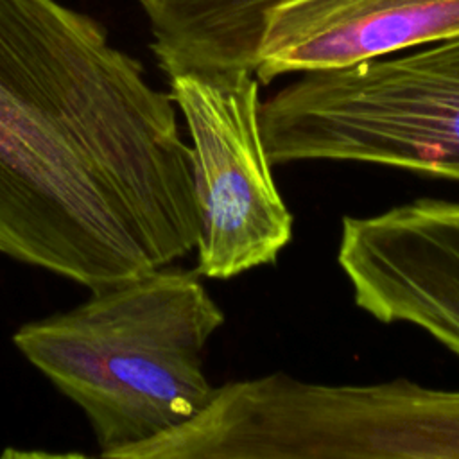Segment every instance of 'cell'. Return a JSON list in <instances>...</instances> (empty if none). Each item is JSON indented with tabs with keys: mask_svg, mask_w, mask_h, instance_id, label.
<instances>
[{
	"mask_svg": "<svg viewBox=\"0 0 459 459\" xmlns=\"http://www.w3.org/2000/svg\"><path fill=\"white\" fill-rule=\"evenodd\" d=\"M178 108L59 0H0V255L90 290L195 249Z\"/></svg>",
	"mask_w": 459,
	"mask_h": 459,
	"instance_id": "6da1fadb",
	"label": "cell"
},
{
	"mask_svg": "<svg viewBox=\"0 0 459 459\" xmlns=\"http://www.w3.org/2000/svg\"><path fill=\"white\" fill-rule=\"evenodd\" d=\"M167 77L256 66L269 13L287 0H138Z\"/></svg>",
	"mask_w": 459,
	"mask_h": 459,
	"instance_id": "ba28073f",
	"label": "cell"
},
{
	"mask_svg": "<svg viewBox=\"0 0 459 459\" xmlns=\"http://www.w3.org/2000/svg\"><path fill=\"white\" fill-rule=\"evenodd\" d=\"M258 82L251 70L169 77L190 136L201 212L195 271L213 280L273 264L292 238L262 136Z\"/></svg>",
	"mask_w": 459,
	"mask_h": 459,
	"instance_id": "5b68a950",
	"label": "cell"
},
{
	"mask_svg": "<svg viewBox=\"0 0 459 459\" xmlns=\"http://www.w3.org/2000/svg\"><path fill=\"white\" fill-rule=\"evenodd\" d=\"M337 262L359 308L407 323L459 355V204L418 199L344 217Z\"/></svg>",
	"mask_w": 459,
	"mask_h": 459,
	"instance_id": "8992f818",
	"label": "cell"
},
{
	"mask_svg": "<svg viewBox=\"0 0 459 459\" xmlns=\"http://www.w3.org/2000/svg\"><path fill=\"white\" fill-rule=\"evenodd\" d=\"M222 325L199 273L169 264L22 325L13 342L84 412L100 455L117 459L206 405L215 387L203 353Z\"/></svg>",
	"mask_w": 459,
	"mask_h": 459,
	"instance_id": "7a4b0ae2",
	"label": "cell"
},
{
	"mask_svg": "<svg viewBox=\"0 0 459 459\" xmlns=\"http://www.w3.org/2000/svg\"><path fill=\"white\" fill-rule=\"evenodd\" d=\"M273 165L362 161L459 181V36L305 72L260 104Z\"/></svg>",
	"mask_w": 459,
	"mask_h": 459,
	"instance_id": "277c9868",
	"label": "cell"
},
{
	"mask_svg": "<svg viewBox=\"0 0 459 459\" xmlns=\"http://www.w3.org/2000/svg\"><path fill=\"white\" fill-rule=\"evenodd\" d=\"M459 36V0H287L262 32L255 75L344 68Z\"/></svg>",
	"mask_w": 459,
	"mask_h": 459,
	"instance_id": "52a82bcc",
	"label": "cell"
},
{
	"mask_svg": "<svg viewBox=\"0 0 459 459\" xmlns=\"http://www.w3.org/2000/svg\"><path fill=\"white\" fill-rule=\"evenodd\" d=\"M459 459V391L271 373L215 387L183 425L117 459Z\"/></svg>",
	"mask_w": 459,
	"mask_h": 459,
	"instance_id": "3957f363",
	"label": "cell"
}]
</instances>
